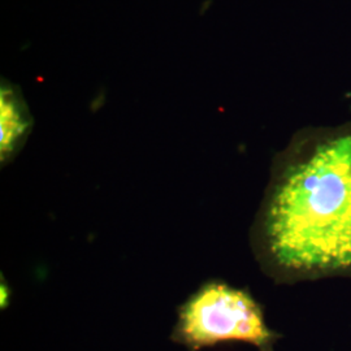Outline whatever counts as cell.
I'll return each mask as SVG.
<instances>
[{"mask_svg":"<svg viewBox=\"0 0 351 351\" xmlns=\"http://www.w3.org/2000/svg\"><path fill=\"white\" fill-rule=\"evenodd\" d=\"M261 239L268 261L285 272L351 265V130L298 139L280 158Z\"/></svg>","mask_w":351,"mask_h":351,"instance_id":"obj_1","label":"cell"},{"mask_svg":"<svg viewBox=\"0 0 351 351\" xmlns=\"http://www.w3.org/2000/svg\"><path fill=\"white\" fill-rule=\"evenodd\" d=\"M278 335L269 329L263 310L249 293L221 281H208L177 308L171 339L189 351L224 342H246L274 351Z\"/></svg>","mask_w":351,"mask_h":351,"instance_id":"obj_2","label":"cell"},{"mask_svg":"<svg viewBox=\"0 0 351 351\" xmlns=\"http://www.w3.org/2000/svg\"><path fill=\"white\" fill-rule=\"evenodd\" d=\"M33 120L21 93L10 82L0 90V160L10 163L25 145Z\"/></svg>","mask_w":351,"mask_h":351,"instance_id":"obj_3","label":"cell"},{"mask_svg":"<svg viewBox=\"0 0 351 351\" xmlns=\"http://www.w3.org/2000/svg\"><path fill=\"white\" fill-rule=\"evenodd\" d=\"M10 297H11V290L8 288V285L4 284V281L1 280V285H0V304H1L3 310L8 307Z\"/></svg>","mask_w":351,"mask_h":351,"instance_id":"obj_4","label":"cell"}]
</instances>
